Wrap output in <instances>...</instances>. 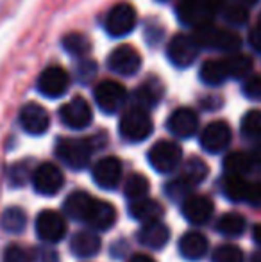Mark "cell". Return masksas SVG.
Wrapping results in <instances>:
<instances>
[{
	"instance_id": "obj_1",
	"label": "cell",
	"mask_w": 261,
	"mask_h": 262,
	"mask_svg": "<svg viewBox=\"0 0 261 262\" xmlns=\"http://www.w3.org/2000/svg\"><path fill=\"white\" fill-rule=\"evenodd\" d=\"M192 36L195 38L197 45L200 49H211L220 50V52L234 54L242 47V39L236 32L229 31L226 27H218L213 21L197 27Z\"/></svg>"
},
{
	"instance_id": "obj_2",
	"label": "cell",
	"mask_w": 261,
	"mask_h": 262,
	"mask_svg": "<svg viewBox=\"0 0 261 262\" xmlns=\"http://www.w3.org/2000/svg\"><path fill=\"white\" fill-rule=\"evenodd\" d=\"M93 150H95L93 139L61 138L56 145V156L70 169L79 171V169H84L90 164Z\"/></svg>"
},
{
	"instance_id": "obj_3",
	"label": "cell",
	"mask_w": 261,
	"mask_h": 262,
	"mask_svg": "<svg viewBox=\"0 0 261 262\" xmlns=\"http://www.w3.org/2000/svg\"><path fill=\"white\" fill-rule=\"evenodd\" d=\"M118 130L122 139L129 143H142L152 134L154 123L150 118L149 111L142 109V107L132 105L122 114L118 123Z\"/></svg>"
},
{
	"instance_id": "obj_4",
	"label": "cell",
	"mask_w": 261,
	"mask_h": 262,
	"mask_svg": "<svg viewBox=\"0 0 261 262\" xmlns=\"http://www.w3.org/2000/svg\"><path fill=\"white\" fill-rule=\"evenodd\" d=\"M224 9V0H181L177 6V16L185 25L200 27L215 18Z\"/></svg>"
},
{
	"instance_id": "obj_5",
	"label": "cell",
	"mask_w": 261,
	"mask_h": 262,
	"mask_svg": "<svg viewBox=\"0 0 261 262\" xmlns=\"http://www.w3.org/2000/svg\"><path fill=\"white\" fill-rule=\"evenodd\" d=\"M149 164L152 169H156L161 175H170L179 168L183 161V150L177 143L168 141V139H161L157 141L152 148L147 154Z\"/></svg>"
},
{
	"instance_id": "obj_6",
	"label": "cell",
	"mask_w": 261,
	"mask_h": 262,
	"mask_svg": "<svg viewBox=\"0 0 261 262\" xmlns=\"http://www.w3.org/2000/svg\"><path fill=\"white\" fill-rule=\"evenodd\" d=\"M136 21H138V16H136L134 7L127 2H120L108 11L104 27L106 32L113 38H124L134 31Z\"/></svg>"
},
{
	"instance_id": "obj_7",
	"label": "cell",
	"mask_w": 261,
	"mask_h": 262,
	"mask_svg": "<svg viewBox=\"0 0 261 262\" xmlns=\"http://www.w3.org/2000/svg\"><path fill=\"white\" fill-rule=\"evenodd\" d=\"M95 102L98 109L106 114H115L126 105L127 102V90L116 80H102L97 84L93 91Z\"/></svg>"
},
{
	"instance_id": "obj_8",
	"label": "cell",
	"mask_w": 261,
	"mask_h": 262,
	"mask_svg": "<svg viewBox=\"0 0 261 262\" xmlns=\"http://www.w3.org/2000/svg\"><path fill=\"white\" fill-rule=\"evenodd\" d=\"M36 235L45 245H57L66 235V220L56 210H42L36 217Z\"/></svg>"
},
{
	"instance_id": "obj_9",
	"label": "cell",
	"mask_w": 261,
	"mask_h": 262,
	"mask_svg": "<svg viewBox=\"0 0 261 262\" xmlns=\"http://www.w3.org/2000/svg\"><path fill=\"white\" fill-rule=\"evenodd\" d=\"M65 186L63 171L52 162H43L32 173V187L38 194L43 196H54Z\"/></svg>"
},
{
	"instance_id": "obj_10",
	"label": "cell",
	"mask_w": 261,
	"mask_h": 262,
	"mask_svg": "<svg viewBox=\"0 0 261 262\" xmlns=\"http://www.w3.org/2000/svg\"><path fill=\"white\" fill-rule=\"evenodd\" d=\"M231 139H233V130H231L229 123L222 120L211 121L200 132L202 150L208 154H213V156L222 154L231 145Z\"/></svg>"
},
{
	"instance_id": "obj_11",
	"label": "cell",
	"mask_w": 261,
	"mask_h": 262,
	"mask_svg": "<svg viewBox=\"0 0 261 262\" xmlns=\"http://www.w3.org/2000/svg\"><path fill=\"white\" fill-rule=\"evenodd\" d=\"M59 120L65 127L72 130H83L93 121V111L84 98L75 97L59 109Z\"/></svg>"
},
{
	"instance_id": "obj_12",
	"label": "cell",
	"mask_w": 261,
	"mask_h": 262,
	"mask_svg": "<svg viewBox=\"0 0 261 262\" xmlns=\"http://www.w3.org/2000/svg\"><path fill=\"white\" fill-rule=\"evenodd\" d=\"M198 50H200V47L197 45L193 36L177 34L168 43L167 55L174 66H177V68H188V66H192L195 62Z\"/></svg>"
},
{
	"instance_id": "obj_13",
	"label": "cell",
	"mask_w": 261,
	"mask_h": 262,
	"mask_svg": "<svg viewBox=\"0 0 261 262\" xmlns=\"http://www.w3.org/2000/svg\"><path fill=\"white\" fill-rule=\"evenodd\" d=\"M124 175V166L118 157H102L97 161L91 169V177L93 182L97 184L101 189L113 191L120 184Z\"/></svg>"
},
{
	"instance_id": "obj_14",
	"label": "cell",
	"mask_w": 261,
	"mask_h": 262,
	"mask_svg": "<svg viewBox=\"0 0 261 262\" xmlns=\"http://www.w3.org/2000/svg\"><path fill=\"white\" fill-rule=\"evenodd\" d=\"M108 68L116 75L131 77L134 73H138V70L142 68V57H139L138 50L134 47L120 45L109 54Z\"/></svg>"
},
{
	"instance_id": "obj_15",
	"label": "cell",
	"mask_w": 261,
	"mask_h": 262,
	"mask_svg": "<svg viewBox=\"0 0 261 262\" xmlns=\"http://www.w3.org/2000/svg\"><path fill=\"white\" fill-rule=\"evenodd\" d=\"M38 91L47 98H59L68 91L70 75L61 66H49L38 77Z\"/></svg>"
},
{
	"instance_id": "obj_16",
	"label": "cell",
	"mask_w": 261,
	"mask_h": 262,
	"mask_svg": "<svg viewBox=\"0 0 261 262\" xmlns=\"http://www.w3.org/2000/svg\"><path fill=\"white\" fill-rule=\"evenodd\" d=\"M18 121H20V127L31 136L45 134L50 127V116L47 109L39 104H34V102L22 107Z\"/></svg>"
},
{
	"instance_id": "obj_17",
	"label": "cell",
	"mask_w": 261,
	"mask_h": 262,
	"mask_svg": "<svg viewBox=\"0 0 261 262\" xmlns=\"http://www.w3.org/2000/svg\"><path fill=\"white\" fill-rule=\"evenodd\" d=\"M167 128L170 134H174L179 139H188L197 134L198 130V116L190 107H179L168 116Z\"/></svg>"
},
{
	"instance_id": "obj_18",
	"label": "cell",
	"mask_w": 261,
	"mask_h": 262,
	"mask_svg": "<svg viewBox=\"0 0 261 262\" xmlns=\"http://www.w3.org/2000/svg\"><path fill=\"white\" fill-rule=\"evenodd\" d=\"M181 212L188 223L206 225L215 212V205H213L211 198L204 196V194H192L181 204Z\"/></svg>"
},
{
	"instance_id": "obj_19",
	"label": "cell",
	"mask_w": 261,
	"mask_h": 262,
	"mask_svg": "<svg viewBox=\"0 0 261 262\" xmlns=\"http://www.w3.org/2000/svg\"><path fill=\"white\" fill-rule=\"evenodd\" d=\"M208 248H209V241L202 232L197 230L186 232L179 239V253H181L183 259L190 262H197L204 259L206 253H208Z\"/></svg>"
},
{
	"instance_id": "obj_20",
	"label": "cell",
	"mask_w": 261,
	"mask_h": 262,
	"mask_svg": "<svg viewBox=\"0 0 261 262\" xmlns=\"http://www.w3.org/2000/svg\"><path fill=\"white\" fill-rule=\"evenodd\" d=\"M170 239V228L163 221H150L142 225L138 232V241L142 246H147L150 250H163Z\"/></svg>"
},
{
	"instance_id": "obj_21",
	"label": "cell",
	"mask_w": 261,
	"mask_h": 262,
	"mask_svg": "<svg viewBox=\"0 0 261 262\" xmlns=\"http://www.w3.org/2000/svg\"><path fill=\"white\" fill-rule=\"evenodd\" d=\"M95 204V198L86 191H73L66 196L63 210L66 217H70L72 221H79V223H86L88 214H90L91 207Z\"/></svg>"
},
{
	"instance_id": "obj_22",
	"label": "cell",
	"mask_w": 261,
	"mask_h": 262,
	"mask_svg": "<svg viewBox=\"0 0 261 262\" xmlns=\"http://www.w3.org/2000/svg\"><path fill=\"white\" fill-rule=\"evenodd\" d=\"M70 250L79 259H91L101 252V237L93 230H81L70 239Z\"/></svg>"
},
{
	"instance_id": "obj_23",
	"label": "cell",
	"mask_w": 261,
	"mask_h": 262,
	"mask_svg": "<svg viewBox=\"0 0 261 262\" xmlns=\"http://www.w3.org/2000/svg\"><path fill=\"white\" fill-rule=\"evenodd\" d=\"M116 221V210L111 204L104 200H95L93 207L88 214L86 225L93 232H106L115 225Z\"/></svg>"
},
{
	"instance_id": "obj_24",
	"label": "cell",
	"mask_w": 261,
	"mask_h": 262,
	"mask_svg": "<svg viewBox=\"0 0 261 262\" xmlns=\"http://www.w3.org/2000/svg\"><path fill=\"white\" fill-rule=\"evenodd\" d=\"M165 209L159 202L152 200V198H142V200H136L129 204V214L132 220L139 221L142 225L150 223V221H159L163 216Z\"/></svg>"
},
{
	"instance_id": "obj_25",
	"label": "cell",
	"mask_w": 261,
	"mask_h": 262,
	"mask_svg": "<svg viewBox=\"0 0 261 262\" xmlns=\"http://www.w3.org/2000/svg\"><path fill=\"white\" fill-rule=\"evenodd\" d=\"M161 97H163V86L157 80H147L145 84H142L134 91L132 100H134L136 107H142V109L149 111L159 104Z\"/></svg>"
},
{
	"instance_id": "obj_26",
	"label": "cell",
	"mask_w": 261,
	"mask_h": 262,
	"mask_svg": "<svg viewBox=\"0 0 261 262\" xmlns=\"http://www.w3.org/2000/svg\"><path fill=\"white\" fill-rule=\"evenodd\" d=\"M198 77L206 86H222L229 79L226 61L224 59H209V61L202 62Z\"/></svg>"
},
{
	"instance_id": "obj_27",
	"label": "cell",
	"mask_w": 261,
	"mask_h": 262,
	"mask_svg": "<svg viewBox=\"0 0 261 262\" xmlns=\"http://www.w3.org/2000/svg\"><path fill=\"white\" fill-rule=\"evenodd\" d=\"M215 228L224 237L236 239L244 235L245 228H247V221L238 212H226L218 217V221L215 223Z\"/></svg>"
},
{
	"instance_id": "obj_28",
	"label": "cell",
	"mask_w": 261,
	"mask_h": 262,
	"mask_svg": "<svg viewBox=\"0 0 261 262\" xmlns=\"http://www.w3.org/2000/svg\"><path fill=\"white\" fill-rule=\"evenodd\" d=\"M249 182L245 177H229L226 175L222 180V193L229 202L234 204H245L249 193Z\"/></svg>"
},
{
	"instance_id": "obj_29",
	"label": "cell",
	"mask_w": 261,
	"mask_h": 262,
	"mask_svg": "<svg viewBox=\"0 0 261 262\" xmlns=\"http://www.w3.org/2000/svg\"><path fill=\"white\" fill-rule=\"evenodd\" d=\"M224 171L229 177H245L252 173L251 157L247 152H231L224 159Z\"/></svg>"
},
{
	"instance_id": "obj_30",
	"label": "cell",
	"mask_w": 261,
	"mask_h": 262,
	"mask_svg": "<svg viewBox=\"0 0 261 262\" xmlns=\"http://www.w3.org/2000/svg\"><path fill=\"white\" fill-rule=\"evenodd\" d=\"M227 73L229 79H249V73L252 72V59L245 54H231L226 59Z\"/></svg>"
},
{
	"instance_id": "obj_31",
	"label": "cell",
	"mask_w": 261,
	"mask_h": 262,
	"mask_svg": "<svg viewBox=\"0 0 261 262\" xmlns=\"http://www.w3.org/2000/svg\"><path fill=\"white\" fill-rule=\"evenodd\" d=\"M27 225V216H25L24 209L20 207H9L2 212L0 217V227L7 232V234H22Z\"/></svg>"
},
{
	"instance_id": "obj_32",
	"label": "cell",
	"mask_w": 261,
	"mask_h": 262,
	"mask_svg": "<svg viewBox=\"0 0 261 262\" xmlns=\"http://www.w3.org/2000/svg\"><path fill=\"white\" fill-rule=\"evenodd\" d=\"M242 138L261 143V109H252L244 114L240 123Z\"/></svg>"
},
{
	"instance_id": "obj_33",
	"label": "cell",
	"mask_w": 261,
	"mask_h": 262,
	"mask_svg": "<svg viewBox=\"0 0 261 262\" xmlns=\"http://www.w3.org/2000/svg\"><path fill=\"white\" fill-rule=\"evenodd\" d=\"M149 189H150V182L147 177L139 175V173H132L129 179L124 184V194L129 202L142 200V198L149 196Z\"/></svg>"
},
{
	"instance_id": "obj_34",
	"label": "cell",
	"mask_w": 261,
	"mask_h": 262,
	"mask_svg": "<svg viewBox=\"0 0 261 262\" xmlns=\"http://www.w3.org/2000/svg\"><path fill=\"white\" fill-rule=\"evenodd\" d=\"M208 173H209L208 164H206L202 159L192 157V159H188V161H186L181 177L186 180V182L192 184V186L195 187V186H198V184L204 182L206 177H208Z\"/></svg>"
},
{
	"instance_id": "obj_35",
	"label": "cell",
	"mask_w": 261,
	"mask_h": 262,
	"mask_svg": "<svg viewBox=\"0 0 261 262\" xmlns=\"http://www.w3.org/2000/svg\"><path fill=\"white\" fill-rule=\"evenodd\" d=\"M63 49L73 57L86 59V55L90 54V41H88L86 36L79 34V32H70L63 38Z\"/></svg>"
},
{
	"instance_id": "obj_36",
	"label": "cell",
	"mask_w": 261,
	"mask_h": 262,
	"mask_svg": "<svg viewBox=\"0 0 261 262\" xmlns=\"http://www.w3.org/2000/svg\"><path fill=\"white\" fill-rule=\"evenodd\" d=\"M165 189H167L168 198H172V200H175V202H181L183 204L186 198L192 196L193 186L186 182L183 177H177V179H174L172 182H168L167 186H165Z\"/></svg>"
},
{
	"instance_id": "obj_37",
	"label": "cell",
	"mask_w": 261,
	"mask_h": 262,
	"mask_svg": "<svg viewBox=\"0 0 261 262\" xmlns=\"http://www.w3.org/2000/svg\"><path fill=\"white\" fill-rule=\"evenodd\" d=\"M211 262H245L244 252L234 245H220L211 255Z\"/></svg>"
},
{
	"instance_id": "obj_38",
	"label": "cell",
	"mask_w": 261,
	"mask_h": 262,
	"mask_svg": "<svg viewBox=\"0 0 261 262\" xmlns=\"http://www.w3.org/2000/svg\"><path fill=\"white\" fill-rule=\"evenodd\" d=\"M224 20L229 25H234V27H244L249 21V9L244 6H238V4H233V6L224 7Z\"/></svg>"
},
{
	"instance_id": "obj_39",
	"label": "cell",
	"mask_w": 261,
	"mask_h": 262,
	"mask_svg": "<svg viewBox=\"0 0 261 262\" xmlns=\"http://www.w3.org/2000/svg\"><path fill=\"white\" fill-rule=\"evenodd\" d=\"M2 262H34V252L22 245H9L4 250Z\"/></svg>"
},
{
	"instance_id": "obj_40",
	"label": "cell",
	"mask_w": 261,
	"mask_h": 262,
	"mask_svg": "<svg viewBox=\"0 0 261 262\" xmlns=\"http://www.w3.org/2000/svg\"><path fill=\"white\" fill-rule=\"evenodd\" d=\"M242 91L249 100L261 102V75H251L249 79H245Z\"/></svg>"
},
{
	"instance_id": "obj_41",
	"label": "cell",
	"mask_w": 261,
	"mask_h": 262,
	"mask_svg": "<svg viewBox=\"0 0 261 262\" xmlns=\"http://www.w3.org/2000/svg\"><path fill=\"white\" fill-rule=\"evenodd\" d=\"M247 205L251 207H261V182L259 180H251L249 182V193H247Z\"/></svg>"
},
{
	"instance_id": "obj_42",
	"label": "cell",
	"mask_w": 261,
	"mask_h": 262,
	"mask_svg": "<svg viewBox=\"0 0 261 262\" xmlns=\"http://www.w3.org/2000/svg\"><path fill=\"white\" fill-rule=\"evenodd\" d=\"M27 177H29V171H27V166L25 164H18V166H13L11 168V184L16 187L24 186L27 182Z\"/></svg>"
},
{
	"instance_id": "obj_43",
	"label": "cell",
	"mask_w": 261,
	"mask_h": 262,
	"mask_svg": "<svg viewBox=\"0 0 261 262\" xmlns=\"http://www.w3.org/2000/svg\"><path fill=\"white\" fill-rule=\"evenodd\" d=\"M249 43H251V47L254 50H258L261 52V13L258 16V21H256V25L251 29V34H249Z\"/></svg>"
},
{
	"instance_id": "obj_44",
	"label": "cell",
	"mask_w": 261,
	"mask_h": 262,
	"mask_svg": "<svg viewBox=\"0 0 261 262\" xmlns=\"http://www.w3.org/2000/svg\"><path fill=\"white\" fill-rule=\"evenodd\" d=\"M57 253L52 248H42V250H34V260L38 262H57Z\"/></svg>"
},
{
	"instance_id": "obj_45",
	"label": "cell",
	"mask_w": 261,
	"mask_h": 262,
	"mask_svg": "<svg viewBox=\"0 0 261 262\" xmlns=\"http://www.w3.org/2000/svg\"><path fill=\"white\" fill-rule=\"evenodd\" d=\"M249 157H251L252 173H258V175H261V143L252 148V152H249Z\"/></svg>"
},
{
	"instance_id": "obj_46",
	"label": "cell",
	"mask_w": 261,
	"mask_h": 262,
	"mask_svg": "<svg viewBox=\"0 0 261 262\" xmlns=\"http://www.w3.org/2000/svg\"><path fill=\"white\" fill-rule=\"evenodd\" d=\"M127 262H156V260L149 255H143V253H136V255H132Z\"/></svg>"
},
{
	"instance_id": "obj_47",
	"label": "cell",
	"mask_w": 261,
	"mask_h": 262,
	"mask_svg": "<svg viewBox=\"0 0 261 262\" xmlns=\"http://www.w3.org/2000/svg\"><path fill=\"white\" fill-rule=\"evenodd\" d=\"M252 239H254L256 245L261 246V223H258L254 228H252Z\"/></svg>"
},
{
	"instance_id": "obj_48",
	"label": "cell",
	"mask_w": 261,
	"mask_h": 262,
	"mask_svg": "<svg viewBox=\"0 0 261 262\" xmlns=\"http://www.w3.org/2000/svg\"><path fill=\"white\" fill-rule=\"evenodd\" d=\"M234 2L238 4V6H244V7H251V6H254V4H258L259 0H234Z\"/></svg>"
},
{
	"instance_id": "obj_49",
	"label": "cell",
	"mask_w": 261,
	"mask_h": 262,
	"mask_svg": "<svg viewBox=\"0 0 261 262\" xmlns=\"http://www.w3.org/2000/svg\"><path fill=\"white\" fill-rule=\"evenodd\" d=\"M251 262H261V250H258V252H254L251 255Z\"/></svg>"
},
{
	"instance_id": "obj_50",
	"label": "cell",
	"mask_w": 261,
	"mask_h": 262,
	"mask_svg": "<svg viewBox=\"0 0 261 262\" xmlns=\"http://www.w3.org/2000/svg\"><path fill=\"white\" fill-rule=\"evenodd\" d=\"M159 2H167V0H159Z\"/></svg>"
}]
</instances>
